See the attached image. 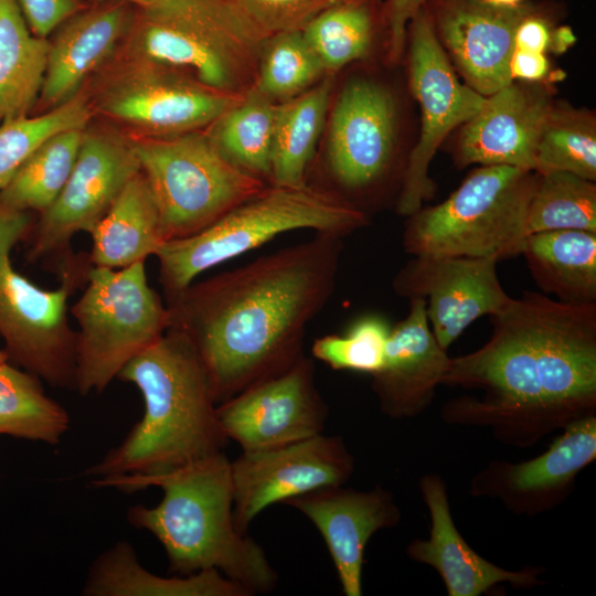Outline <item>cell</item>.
<instances>
[{"instance_id": "6da1fadb", "label": "cell", "mask_w": 596, "mask_h": 596, "mask_svg": "<svg viewBox=\"0 0 596 596\" xmlns=\"http://www.w3.org/2000/svg\"><path fill=\"white\" fill-rule=\"evenodd\" d=\"M490 318L488 342L450 358L443 384L483 393L446 405L450 422L491 426L512 444L531 445L595 414L596 304L523 291Z\"/></svg>"}, {"instance_id": "7a4b0ae2", "label": "cell", "mask_w": 596, "mask_h": 596, "mask_svg": "<svg viewBox=\"0 0 596 596\" xmlns=\"http://www.w3.org/2000/svg\"><path fill=\"white\" fill-rule=\"evenodd\" d=\"M342 237L307 241L193 281L166 299L194 345L217 404L290 366L336 288Z\"/></svg>"}, {"instance_id": "3957f363", "label": "cell", "mask_w": 596, "mask_h": 596, "mask_svg": "<svg viewBox=\"0 0 596 596\" xmlns=\"http://www.w3.org/2000/svg\"><path fill=\"white\" fill-rule=\"evenodd\" d=\"M92 485L126 492L151 486L162 490L156 507L137 504L127 517L161 543L175 575L216 570L249 596L276 587L278 574L264 549L235 526L231 460L224 451L166 472L98 479Z\"/></svg>"}, {"instance_id": "277c9868", "label": "cell", "mask_w": 596, "mask_h": 596, "mask_svg": "<svg viewBox=\"0 0 596 596\" xmlns=\"http://www.w3.org/2000/svg\"><path fill=\"white\" fill-rule=\"evenodd\" d=\"M117 379L140 391L143 414L85 476L97 480L156 475L223 451L227 439L207 373L182 331L170 327L131 359Z\"/></svg>"}, {"instance_id": "5b68a950", "label": "cell", "mask_w": 596, "mask_h": 596, "mask_svg": "<svg viewBox=\"0 0 596 596\" xmlns=\"http://www.w3.org/2000/svg\"><path fill=\"white\" fill-rule=\"evenodd\" d=\"M370 216L342 196L307 183L267 187L201 232L167 241L155 255L166 299L202 273L295 230L345 237L369 225Z\"/></svg>"}, {"instance_id": "8992f818", "label": "cell", "mask_w": 596, "mask_h": 596, "mask_svg": "<svg viewBox=\"0 0 596 596\" xmlns=\"http://www.w3.org/2000/svg\"><path fill=\"white\" fill-rule=\"evenodd\" d=\"M36 214L0 203V338L9 361L55 389L75 391L76 331L68 299L87 281L88 254L60 263L61 284L45 289L15 269L11 253L25 241Z\"/></svg>"}, {"instance_id": "52a82bcc", "label": "cell", "mask_w": 596, "mask_h": 596, "mask_svg": "<svg viewBox=\"0 0 596 596\" xmlns=\"http://www.w3.org/2000/svg\"><path fill=\"white\" fill-rule=\"evenodd\" d=\"M536 178L535 171L517 167H478L445 201L406 217L405 252L496 262L520 255Z\"/></svg>"}, {"instance_id": "ba28073f", "label": "cell", "mask_w": 596, "mask_h": 596, "mask_svg": "<svg viewBox=\"0 0 596 596\" xmlns=\"http://www.w3.org/2000/svg\"><path fill=\"white\" fill-rule=\"evenodd\" d=\"M70 313L78 324L75 391L81 395L102 393L171 323L167 305L148 284L145 262L120 269L92 266Z\"/></svg>"}, {"instance_id": "9c48e42d", "label": "cell", "mask_w": 596, "mask_h": 596, "mask_svg": "<svg viewBox=\"0 0 596 596\" xmlns=\"http://www.w3.org/2000/svg\"><path fill=\"white\" fill-rule=\"evenodd\" d=\"M131 139L167 241L201 232L268 184L224 157L204 129Z\"/></svg>"}, {"instance_id": "30bf717a", "label": "cell", "mask_w": 596, "mask_h": 596, "mask_svg": "<svg viewBox=\"0 0 596 596\" xmlns=\"http://www.w3.org/2000/svg\"><path fill=\"white\" fill-rule=\"evenodd\" d=\"M93 118L131 138L203 130L244 95L160 64L113 58L85 85Z\"/></svg>"}, {"instance_id": "8fae6325", "label": "cell", "mask_w": 596, "mask_h": 596, "mask_svg": "<svg viewBox=\"0 0 596 596\" xmlns=\"http://www.w3.org/2000/svg\"><path fill=\"white\" fill-rule=\"evenodd\" d=\"M326 128L322 166L329 182L326 190L366 213L365 206L390 183L395 172L403 177L404 169L398 166L401 106L397 95L381 81L355 77L331 104Z\"/></svg>"}, {"instance_id": "7c38bea8", "label": "cell", "mask_w": 596, "mask_h": 596, "mask_svg": "<svg viewBox=\"0 0 596 596\" xmlns=\"http://www.w3.org/2000/svg\"><path fill=\"white\" fill-rule=\"evenodd\" d=\"M408 85L419 105L418 139L406 157L395 200L402 216L418 211L432 199L435 184L428 170L437 150L455 129L472 118L486 97L459 79L430 25L424 7L407 28Z\"/></svg>"}, {"instance_id": "4fadbf2b", "label": "cell", "mask_w": 596, "mask_h": 596, "mask_svg": "<svg viewBox=\"0 0 596 596\" xmlns=\"http://www.w3.org/2000/svg\"><path fill=\"white\" fill-rule=\"evenodd\" d=\"M140 171L132 139L103 121L84 128L73 170L58 196L36 215L25 240L30 263L72 253L71 240L89 233Z\"/></svg>"}, {"instance_id": "5bb4252c", "label": "cell", "mask_w": 596, "mask_h": 596, "mask_svg": "<svg viewBox=\"0 0 596 596\" xmlns=\"http://www.w3.org/2000/svg\"><path fill=\"white\" fill-rule=\"evenodd\" d=\"M354 461L344 441L323 433L278 447L242 450L231 461L233 518L246 534L265 509L301 494L343 486Z\"/></svg>"}, {"instance_id": "9a60e30c", "label": "cell", "mask_w": 596, "mask_h": 596, "mask_svg": "<svg viewBox=\"0 0 596 596\" xmlns=\"http://www.w3.org/2000/svg\"><path fill=\"white\" fill-rule=\"evenodd\" d=\"M227 440L242 450L273 448L323 433L328 406L315 377V363L302 354L284 371L217 404Z\"/></svg>"}, {"instance_id": "2e32d148", "label": "cell", "mask_w": 596, "mask_h": 596, "mask_svg": "<svg viewBox=\"0 0 596 596\" xmlns=\"http://www.w3.org/2000/svg\"><path fill=\"white\" fill-rule=\"evenodd\" d=\"M536 4L499 6L489 0H426L424 9L451 66L487 97L512 82L509 64L520 22Z\"/></svg>"}, {"instance_id": "e0dca14e", "label": "cell", "mask_w": 596, "mask_h": 596, "mask_svg": "<svg viewBox=\"0 0 596 596\" xmlns=\"http://www.w3.org/2000/svg\"><path fill=\"white\" fill-rule=\"evenodd\" d=\"M498 262L467 256H414L395 275L394 291L426 301L437 343L447 351L477 319L500 311L511 299L499 281Z\"/></svg>"}, {"instance_id": "ac0fdd59", "label": "cell", "mask_w": 596, "mask_h": 596, "mask_svg": "<svg viewBox=\"0 0 596 596\" xmlns=\"http://www.w3.org/2000/svg\"><path fill=\"white\" fill-rule=\"evenodd\" d=\"M555 103L545 82L512 81L487 96L480 110L459 127L451 150L456 166L534 171L539 140Z\"/></svg>"}, {"instance_id": "d6986e66", "label": "cell", "mask_w": 596, "mask_h": 596, "mask_svg": "<svg viewBox=\"0 0 596 596\" xmlns=\"http://www.w3.org/2000/svg\"><path fill=\"white\" fill-rule=\"evenodd\" d=\"M136 8L102 0L64 21L47 38V58L34 114L52 110L76 96L116 55Z\"/></svg>"}, {"instance_id": "ffe728a7", "label": "cell", "mask_w": 596, "mask_h": 596, "mask_svg": "<svg viewBox=\"0 0 596 596\" xmlns=\"http://www.w3.org/2000/svg\"><path fill=\"white\" fill-rule=\"evenodd\" d=\"M308 518L321 534L342 592L362 595L364 550L379 530L394 526L400 511L380 487L358 491L342 486L318 489L285 502Z\"/></svg>"}, {"instance_id": "44dd1931", "label": "cell", "mask_w": 596, "mask_h": 596, "mask_svg": "<svg viewBox=\"0 0 596 596\" xmlns=\"http://www.w3.org/2000/svg\"><path fill=\"white\" fill-rule=\"evenodd\" d=\"M115 57L160 64L238 94L252 87L257 67V62L205 34L137 9Z\"/></svg>"}, {"instance_id": "7402d4cb", "label": "cell", "mask_w": 596, "mask_h": 596, "mask_svg": "<svg viewBox=\"0 0 596 596\" xmlns=\"http://www.w3.org/2000/svg\"><path fill=\"white\" fill-rule=\"evenodd\" d=\"M564 432L536 458L520 464L493 462L476 477L472 489L501 498L510 509H546L572 486L596 457V417L589 414L566 424Z\"/></svg>"}, {"instance_id": "603a6c76", "label": "cell", "mask_w": 596, "mask_h": 596, "mask_svg": "<svg viewBox=\"0 0 596 596\" xmlns=\"http://www.w3.org/2000/svg\"><path fill=\"white\" fill-rule=\"evenodd\" d=\"M408 300L407 316L391 327L384 365L372 375L380 408L393 418L422 413L443 384L450 362L430 330L426 301Z\"/></svg>"}, {"instance_id": "cb8c5ba5", "label": "cell", "mask_w": 596, "mask_h": 596, "mask_svg": "<svg viewBox=\"0 0 596 596\" xmlns=\"http://www.w3.org/2000/svg\"><path fill=\"white\" fill-rule=\"evenodd\" d=\"M421 490L430 514V534L426 541L414 540L407 547V554L412 560L434 567L449 596H479L501 582L520 587L539 583L534 573L501 568L468 545L455 526L440 477H423Z\"/></svg>"}, {"instance_id": "d4e9b609", "label": "cell", "mask_w": 596, "mask_h": 596, "mask_svg": "<svg viewBox=\"0 0 596 596\" xmlns=\"http://www.w3.org/2000/svg\"><path fill=\"white\" fill-rule=\"evenodd\" d=\"M88 234V256L96 267L120 269L157 254L167 237L157 202L141 171Z\"/></svg>"}, {"instance_id": "484cf974", "label": "cell", "mask_w": 596, "mask_h": 596, "mask_svg": "<svg viewBox=\"0 0 596 596\" xmlns=\"http://www.w3.org/2000/svg\"><path fill=\"white\" fill-rule=\"evenodd\" d=\"M85 596H249L216 570L160 576L146 570L134 547L120 541L93 563L82 589Z\"/></svg>"}, {"instance_id": "4316f807", "label": "cell", "mask_w": 596, "mask_h": 596, "mask_svg": "<svg viewBox=\"0 0 596 596\" xmlns=\"http://www.w3.org/2000/svg\"><path fill=\"white\" fill-rule=\"evenodd\" d=\"M521 254L542 294L566 304H596V233H533L526 236Z\"/></svg>"}, {"instance_id": "83f0119b", "label": "cell", "mask_w": 596, "mask_h": 596, "mask_svg": "<svg viewBox=\"0 0 596 596\" xmlns=\"http://www.w3.org/2000/svg\"><path fill=\"white\" fill-rule=\"evenodd\" d=\"M334 75L327 74L305 93L278 103L269 184L302 187L331 106Z\"/></svg>"}, {"instance_id": "f1b7e54d", "label": "cell", "mask_w": 596, "mask_h": 596, "mask_svg": "<svg viewBox=\"0 0 596 596\" xmlns=\"http://www.w3.org/2000/svg\"><path fill=\"white\" fill-rule=\"evenodd\" d=\"M47 39L34 35L14 0H0V125L34 114Z\"/></svg>"}, {"instance_id": "f546056e", "label": "cell", "mask_w": 596, "mask_h": 596, "mask_svg": "<svg viewBox=\"0 0 596 596\" xmlns=\"http://www.w3.org/2000/svg\"><path fill=\"white\" fill-rule=\"evenodd\" d=\"M306 41L334 75L347 65L368 58L377 35L385 36L383 3L379 0H350L331 7L301 30Z\"/></svg>"}, {"instance_id": "4dcf8cb0", "label": "cell", "mask_w": 596, "mask_h": 596, "mask_svg": "<svg viewBox=\"0 0 596 596\" xmlns=\"http://www.w3.org/2000/svg\"><path fill=\"white\" fill-rule=\"evenodd\" d=\"M277 109L252 86L204 130L232 163L269 184Z\"/></svg>"}, {"instance_id": "1f68e13d", "label": "cell", "mask_w": 596, "mask_h": 596, "mask_svg": "<svg viewBox=\"0 0 596 596\" xmlns=\"http://www.w3.org/2000/svg\"><path fill=\"white\" fill-rule=\"evenodd\" d=\"M42 380L0 362V436L57 445L68 432L67 411L46 395Z\"/></svg>"}, {"instance_id": "d6a6232c", "label": "cell", "mask_w": 596, "mask_h": 596, "mask_svg": "<svg viewBox=\"0 0 596 596\" xmlns=\"http://www.w3.org/2000/svg\"><path fill=\"white\" fill-rule=\"evenodd\" d=\"M84 128L67 129L43 141L0 190L4 206L40 214L52 205L75 164Z\"/></svg>"}, {"instance_id": "836d02e7", "label": "cell", "mask_w": 596, "mask_h": 596, "mask_svg": "<svg viewBox=\"0 0 596 596\" xmlns=\"http://www.w3.org/2000/svg\"><path fill=\"white\" fill-rule=\"evenodd\" d=\"M528 213V235L560 230L596 233V183L566 171L536 172Z\"/></svg>"}, {"instance_id": "e575fe53", "label": "cell", "mask_w": 596, "mask_h": 596, "mask_svg": "<svg viewBox=\"0 0 596 596\" xmlns=\"http://www.w3.org/2000/svg\"><path fill=\"white\" fill-rule=\"evenodd\" d=\"M123 1L145 14L190 28L255 62L258 60L265 39L225 0Z\"/></svg>"}, {"instance_id": "d590c367", "label": "cell", "mask_w": 596, "mask_h": 596, "mask_svg": "<svg viewBox=\"0 0 596 596\" xmlns=\"http://www.w3.org/2000/svg\"><path fill=\"white\" fill-rule=\"evenodd\" d=\"M553 170L596 182V118L593 111L554 104L539 140L534 171Z\"/></svg>"}, {"instance_id": "8d00e7d4", "label": "cell", "mask_w": 596, "mask_h": 596, "mask_svg": "<svg viewBox=\"0 0 596 596\" xmlns=\"http://www.w3.org/2000/svg\"><path fill=\"white\" fill-rule=\"evenodd\" d=\"M326 75L301 31L281 32L264 41L252 86L267 98L281 103L305 93Z\"/></svg>"}, {"instance_id": "74e56055", "label": "cell", "mask_w": 596, "mask_h": 596, "mask_svg": "<svg viewBox=\"0 0 596 596\" xmlns=\"http://www.w3.org/2000/svg\"><path fill=\"white\" fill-rule=\"evenodd\" d=\"M93 119L84 88L63 105L0 125V190L26 159L56 132L85 128Z\"/></svg>"}, {"instance_id": "f35d334b", "label": "cell", "mask_w": 596, "mask_h": 596, "mask_svg": "<svg viewBox=\"0 0 596 596\" xmlns=\"http://www.w3.org/2000/svg\"><path fill=\"white\" fill-rule=\"evenodd\" d=\"M391 327L379 315L363 316L343 334H327L316 339L311 354L332 370L372 376L384 365Z\"/></svg>"}, {"instance_id": "ab89813d", "label": "cell", "mask_w": 596, "mask_h": 596, "mask_svg": "<svg viewBox=\"0 0 596 596\" xmlns=\"http://www.w3.org/2000/svg\"><path fill=\"white\" fill-rule=\"evenodd\" d=\"M265 40L301 31L327 9L350 0H225Z\"/></svg>"}, {"instance_id": "60d3db41", "label": "cell", "mask_w": 596, "mask_h": 596, "mask_svg": "<svg viewBox=\"0 0 596 596\" xmlns=\"http://www.w3.org/2000/svg\"><path fill=\"white\" fill-rule=\"evenodd\" d=\"M31 32L47 39L64 21L84 9L82 0H14Z\"/></svg>"}, {"instance_id": "b9f144b4", "label": "cell", "mask_w": 596, "mask_h": 596, "mask_svg": "<svg viewBox=\"0 0 596 596\" xmlns=\"http://www.w3.org/2000/svg\"><path fill=\"white\" fill-rule=\"evenodd\" d=\"M426 0H386L383 3L385 24V57L390 64L401 62L411 20L423 8Z\"/></svg>"}, {"instance_id": "7bdbcfd3", "label": "cell", "mask_w": 596, "mask_h": 596, "mask_svg": "<svg viewBox=\"0 0 596 596\" xmlns=\"http://www.w3.org/2000/svg\"><path fill=\"white\" fill-rule=\"evenodd\" d=\"M554 33L550 11L536 4L519 24L514 35V49L546 53L553 50Z\"/></svg>"}, {"instance_id": "ee69618b", "label": "cell", "mask_w": 596, "mask_h": 596, "mask_svg": "<svg viewBox=\"0 0 596 596\" xmlns=\"http://www.w3.org/2000/svg\"><path fill=\"white\" fill-rule=\"evenodd\" d=\"M509 72L512 81L545 82L550 73V62L546 53L514 49Z\"/></svg>"}, {"instance_id": "f6af8a7d", "label": "cell", "mask_w": 596, "mask_h": 596, "mask_svg": "<svg viewBox=\"0 0 596 596\" xmlns=\"http://www.w3.org/2000/svg\"><path fill=\"white\" fill-rule=\"evenodd\" d=\"M489 1L499 6L512 7V6H518L522 3L524 0H489Z\"/></svg>"}, {"instance_id": "bcb514c9", "label": "cell", "mask_w": 596, "mask_h": 596, "mask_svg": "<svg viewBox=\"0 0 596 596\" xmlns=\"http://www.w3.org/2000/svg\"><path fill=\"white\" fill-rule=\"evenodd\" d=\"M7 360H9L7 353L4 352V350L0 349V362L7 361Z\"/></svg>"}]
</instances>
